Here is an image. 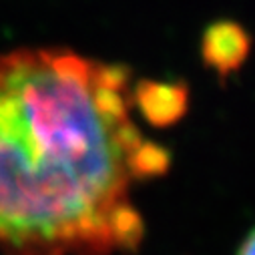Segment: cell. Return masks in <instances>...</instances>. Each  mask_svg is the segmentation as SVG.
Returning a JSON list of instances; mask_svg holds the SVG:
<instances>
[{
	"label": "cell",
	"instance_id": "obj_1",
	"mask_svg": "<svg viewBox=\"0 0 255 255\" xmlns=\"http://www.w3.org/2000/svg\"><path fill=\"white\" fill-rule=\"evenodd\" d=\"M131 75L69 48L0 54V251L133 253V187L169 169L135 123Z\"/></svg>",
	"mask_w": 255,
	"mask_h": 255
},
{
	"label": "cell",
	"instance_id": "obj_2",
	"mask_svg": "<svg viewBox=\"0 0 255 255\" xmlns=\"http://www.w3.org/2000/svg\"><path fill=\"white\" fill-rule=\"evenodd\" d=\"M201 54L207 65L221 77L239 69L249 54V36L235 22L211 24L201 42Z\"/></svg>",
	"mask_w": 255,
	"mask_h": 255
},
{
	"label": "cell",
	"instance_id": "obj_3",
	"mask_svg": "<svg viewBox=\"0 0 255 255\" xmlns=\"http://www.w3.org/2000/svg\"><path fill=\"white\" fill-rule=\"evenodd\" d=\"M135 109L153 125L177 123L187 111V89L181 83L139 81L133 87Z\"/></svg>",
	"mask_w": 255,
	"mask_h": 255
},
{
	"label": "cell",
	"instance_id": "obj_4",
	"mask_svg": "<svg viewBox=\"0 0 255 255\" xmlns=\"http://www.w3.org/2000/svg\"><path fill=\"white\" fill-rule=\"evenodd\" d=\"M237 255H255V227L247 233V237H245L243 243L239 245Z\"/></svg>",
	"mask_w": 255,
	"mask_h": 255
}]
</instances>
